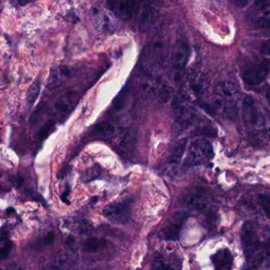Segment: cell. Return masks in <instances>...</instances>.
I'll use <instances>...</instances> for the list:
<instances>
[{"label": "cell", "instance_id": "6da1fadb", "mask_svg": "<svg viewBox=\"0 0 270 270\" xmlns=\"http://www.w3.org/2000/svg\"><path fill=\"white\" fill-rule=\"evenodd\" d=\"M82 98V91L79 87L74 86L64 92L60 98L56 100L53 105L54 116L56 123H63L70 116L76 106L78 105Z\"/></svg>", "mask_w": 270, "mask_h": 270}, {"label": "cell", "instance_id": "7a4b0ae2", "mask_svg": "<svg viewBox=\"0 0 270 270\" xmlns=\"http://www.w3.org/2000/svg\"><path fill=\"white\" fill-rule=\"evenodd\" d=\"M214 157L213 145L203 138L193 141L189 146L187 164L189 167L205 165Z\"/></svg>", "mask_w": 270, "mask_h": 270}, {"label": "cell", "instance_id": "3957f363", "mask_svg": "<svg viewBox=\"0 0 270 270\" xmlns=\"http://www.w3.org/2000/svg\"><path fill=\"white\" fill-rule=\"evenodd\" d=\"M242 115L247 129L257 130L263 126V119L252 96L245 97L242 101Z\"/></svg>", "mask_w": 270, "mask_h": 270}, {"label": "cell", "instance_id": "277c9868", "mask_svg": "<svg viewBox=\"0 0 270 270\" xmlns=\"http://www.w3.org/2000/svg\"><path fill=\"white\" fill-rule=\"evenodd\" d=\"M238 89L231 82H222L217 85L213 101L219 109L221 107H233L236 104Z\"/></svg>", "mask_w": 270, "mask_h": 270}, {"label": "cell", "instance_id": "5b68a950", "mask_svg": "<svg viewBox=\"0 0 270 270\" xmlns=\"http://www.w3.org/2000/svg\"><path fill=\"white\" fill-rule=\"evenodd\" d=\"M270 73V61L263 60L248 66L242 74L245 83L257 86L264 82Z\"/></svg>", "mask_w": 270, "mask_h": 270}, {"label": "cell", "instance_id": "8992f818", "mask_svg": "<svg viewBox=\"0 0 270 270\" xmlns=\"http://www.w3.org/2000/svg\"><path fill=\"white\" fill-rule=\"evenodd\" d=\"M190 57V48L183 40H179L173 46L171 53V67L176 72L177 78H180L182 72L184 70Z\"/></svg>", "mask_w": 270, "mask_h": 270}, {"label": "cell", "instance_id": "52a82bcc", "mask_svg": "<svg viewBox=\"0 0 270 270\" xmlns=\"http://www.w3.org/2000/svg\"><path fill=\"white\" fill-rule=\"evenodd\" d=\"M102 213L111 222L124 225L131 217V208L126 202H113L104 207Z\"/></svg>", "mask_w": 270, "mask_h": 270}, {"label": "cell", "instance_id": "ba28073f", "mask_svg": "<svg viewBox=\"0 0 270 270\" xmlns=\"http://www.w3.org/2000/svg\"><path fill=\"white\" fill-rule=\"evenodd\" d=\"M241 238L242 244L244 246L245 254L247 259L254 255V253L259 249V242L254 224L250 221H246L242 225L241 231Z\"/></svg>", "mask_w": 270, "mask_h": 270}, {"label": "cell", "instance_id": "9c48e42d", "mask_svg": "<svg viewBox=\"0 0 270 270\" xmlns=\"http://www.w3.org/2000/svg\"><path fill=\"white\" fill-rule=\"evenodd\" d=\"M172 111L175 122L181 127L191 125L196 118L195 110L180 100L176 99L173 102Z\"/></svg>", "mask_w": 270, "mask_h": 270}, {"label": "cell", "instance_id": "30bf717a", "mask_svg": "<svg viewBox=\"0 0 270 270\" xmlns=\"http://www.w3.org/2000/svg\"><path fill=\"white\" fill-rule=\"evenodd\" d=\"M187 214L183 212L174 213L161 230V236L166 240H177Z\"/></svg>", "mask_w": 270, "mask_h": 270}, {"label": "cell", "instance_id": "8fae6325", "mask_svg": "<svg viewBox=\"0 0 270 270\" xmlns=\"http://www.w3.org/2000/svg\"><path fill=\"white\" fill-rule=\"evenodd\" d=\"M121 130L113 122L103 121L94 126L90 135L98 139L110 141L115 140Z\"/></svg>", "mask_w": 270, "mask_h": 270}, {"label": "cell", "instance_id": "7c38bea8", "mask_svg": "<svg viewBox=\"0 0 270 270\" xmlns=\"http://www.w3.org/2000/svg\"><path fill=\"white\" fill-rule=\"evenodd\" d=\"M187 90L190 94L200 98L206 93L209 89V82L205 75L201 73H192L187 78Z\"/></svg>", "mask_w": 270, "mask_h": 270}, {"label": "cell", "instance_id": "4fadbf2b", "mask_svg": "<svg viewBox=\"0 0 270 270\" xmlns=\"http://www.w3.org/2000/svg\"><path fill=\"white\" fill-rule=\"evenodd\" d=\"M135 132L132 130L122 129L115 138V147L118 153L122 155L130 156L133 151L135 143Z\"/></svg>", "mask_w": 270, "mask_h": 270}, {"label": "cell", "instance_id": "5bb4252c", "mask_svg": "<svg viewBox=\"0 0 270 270\" xmlns=\"http://www.w3.org/2000/svg\"><path fill=\"white\" fill-rule=\"evenodd\" d=\"M73 70L71 68L61 66L54 69L50 73L48 81L46 83V87L49 90H54L62 86L67 80L71 77Z\"/></svg>", "mask_w": 270, "mask_h": 270}, {"label": "cell", "instance_id": "9a60e30c", "mask_svg": "<svg viewBox=\"0 0 270 270\" xmlns=\"http://www.w3.org/2000/svg\"><path fill=\"white\" fill-rule=\"evenodd\" d=\"M187 137L179 139L177 141L174 145L171 146L169 150V156L167 158V164L170 167H177L180 163L181 160L184 155L186 149H187Z\"/></svg>", "mask_w": 270, "mask_h": 270}, {"label": "cell", "instance_id": "2e32d148", "mask_svg": "<svg viewBox=\"0 0 270 270\" xmlns=\"http://www.w3.org/2000/svg\"><path fill=\"white\" fill-rule=\"evenodd\" d=\"M213 262L215 270H232L233 257L228 249H222L213 255Z\"/></svg>", "mask_w": 270, "mask_h": 270}, {"label": "cell", "instance_id": "e0dca14e", "mask_svg": "<svg viewBox=\"0 0 270 270\" xmlns=\"http://www.w3.org/2000/svg\"><path fill=\"white\" fill-rule=\"evenodd\" d=\"M144 0H121L118 13L123 18H131L139 11Z\"/></svg>", "mask_w": 270, "mask_h": 270}, {"label": "cell", "instance_id": "ac0fdd59", "mask_svg": "<svg viewBox=\"0 0 270 270\" xmlns=\"http://www.w3.org/2000/svg\"><path fill=\"white\" fill-rule=\"evenodd\" d=\"M206 194L202 189L197 188L187 196L188 205L197 210H202L206 207Z\"/></svg>", "mask_w": 270, "mask_h": 270}, {"label": "cell", "instance_id": "d6986e66", "mask_svg": "<svg viewBox=\"0 0 270 270\" xmlns=\"http://www.w3.org/2000/svg\"><path fill=\"white\" fill-rule=\"evenodd\" d=\"M107 242L105 238L91 237L86 239L83 243V250L87 253L98 252L99 250L106 248Z\"/></svg>", "mask_w": 270, "mask_h": 270}, {"label": "cell", "instance_id": "ffe728a7", "mask_svg": "<svg viewBox=\"0 0 270 270\" xmlns=\"http://www.w3.org/2000/svg\"><path fill=\"white\" fill-rule=\"evenodd\" d=\"M40 87H41V82L40 78H36L29 88L28 92L26 94V101L29 105H34V103L36 102L38 96L40 94Z\"/></svg>", "mask_w": 270, "mask_h": 270}, {"label": "cell", "instance_id": "44dd1931", "mask_svg": "<svg viewBox=\"0 0 270 270\" xmlns=\"http://www.w3.org/2000/svg\"><path fill=\"white\" fill-rule=\"evenodd\" d=\"M56 124V121L55 119H49L46 122L38 131V140L40 141H44L53 132Z\"/></svg>", "mask_w": 270, "mask_h": 270}, {"label": "cell", "instance_id": "7402d4cb", "mask_svg": "<svg viewBox=\"0 0 270 270\" xmlns=\"http://www.w3.org/2000/svg\"><path fill=\"white\" fill-rule=\"evenodd\" d=\"M44 109V103H40L39 106L36 107V109L33 112L30 119V127L31 128L34 127V126L36 125L38 122L40 121V117H41Z\"/></svg>", "mask_w": 270, "mask_h": 270}, {"label": "cell", "instance_id": "603a6c76", "mask_svg": "<svg viewBox=\"0 0 270 270\" xmlns=\"http://www.w3.org/2000/svg\"><path fill=\"white\" fill-rule=\"evenodd\" d=\"M258 201L266 216L270 218V197L261 194L258 195Z\"/></svg>", "mask_w": 270, "mask_h": 270}, {"label": "cell", "instance_id": "cb8c5ba5", "mask_svg": "<svg viewBox=\"0 0 270 270\" xmlns=\"http://www.w3.org/2000/svg\"><path fill=\"white\" fill-rule=\"evenodd\" d=\"M100 174H101L100 168L98 166H94V167H92L91 169H89L85 172L83 179L86 182H90V181L97 179L99 176Z\"/></svg>", "mask_w": 270, "mask_h": 270}, {"label": "cell", "instance_id": "d4e9b609", "mask_svg": "<svg viewBox=\"0 0 270 270\" xmlns=\"http://www.w3.org/2000/svg\"><path fill=\"white\" fill-rule=\"evenodd\" d=\"M60 259H58L57 263H50V264L44 265L42 266L41 268L39 270H63L62 267L63 265H60L63 262H65L66 258H60Z\"/></svg>", "mask_w": 270, "mask_h": 270}, {"label": "cell", "instance_id": "484cf974", "mask_svg": "<svg viewBox=\"0 0 270 270\" xmlns=\"http://www.w3.org/2000/svg\"><path fill=\"white\" fill-rule=\"evenodd\" d=\"M151 270H174L165 264L161 258H156L152 265Z\"/></svg>", "mask_w": 270, "mask_h": 270}, {"label": "cell", "instance_id": "4316f807", "mask_svg": "<svg viewBox=\"0 0 270 270\" xmlns=\"http://www.w3.org/2000/svg\"><path fill=\"white\" fill-rule=\"evenodd\" d=\"M11 248H12V244L10 242H6L4 246L0 248V260H4L8 258Z\"/></svg>", "mask_w": 270, "mask_h": 270}, {"label": "cell", "instance_id": "83f0119b", "mask_svg": "<svg viewBox=\"0 0 270 270\" xmlns=\"http://www.w3.org/2000/svg\"><path fill=\"white\" fill-rule=\"evenodd\" d=\"M260 52L265 56H270V40H266L261 45Z\"/></svg>", "mask_w": 270, "mask_h": 270}, {"label": "cell", "instance_id": "f1b7e54d", "mask_svg": "<svg viewBox=\"0 0 270 270\" xmlns=\"http://www.w3.org/2000/svg\"><path fill=\"white\" fill-rule=\"evenodd\" d=\"M121 0H107V5L112 11H118Z\"/></svg>", "mask_w": 270, "mask_h": 270}, {"label": "cell", "instance_id": "f546056e", "mask_svg": "<svg viewBox=\"0 0 270 270\" xmlns=\"http://www.w3.org/2000/svg\"><path fill=\"white\" fill-rule=\"evenodd\" d=\"M255 4L258 7L262 10L267 9L270 5V0H256Z\"/></svg>", "mask_w": 270, "mask_h": 270}, {"label": "cell", "instance_id": "4dcf8cb0", "mask_svg": "<svg viewBox=\"0 0 270 270\" xmlns=\"http://www.w3.org/2000/svg\"><path fill=\"white\" fill-rule=\"evenodd\" d=\"M258 26H260L261 28L270 29V18H262L258 21Z\"/></svg>", "mask_w": 270, "mask_h": 270}, {"label": "cell", "instance_id": "1f68e13d", "mask_svg": "<svg viewBox=\"0 0 270 270\" xmlns=\"http://www.w3.org/2000/svg\"><path fill=\"white\" fill-rule=\"evenodd\" d=\"M55 239V235L53 233H48L44 238V245H51L53 243Z\"/></svg>", "mask_w": 270, "mask_h": 270}, {"label": "cell", "instance_id": "d6a6232c", "mask_svg": "<svg viewBox=\"0 0 270 270\" xmlns=\"http://www.w3.org/2000/svg\"><path fill=\"white\" fill-rule=\"evenodd\" d=\"M235 3L238 6H246L248 2V0H234Z\"/></svg>", "mask_w": 270, "mask_h": 270}, {"label": "cell", "instance_id": "836d02e7", "mask_svg": "<svg viewBox=\"0 0 270 270\" xmlns=\"http://www.w3.org/2000/svg\"><path fill=\"white\" fill-rule=\"evenodd\" d=\"M67 244L68 246H70V247H73L74 246V238L72 236H69L67 239Z\"/></svg>", "mask_w": 270, "mask_h": 270}, {"label": "cell", "instance_id": "e575fe53", "mask_svg": "<svg viewBox=\"0 0 270 270\" xmlns=\"http://www.w3.org/2000/svg\"><path fill=\"white\" fill-rule=\"evenodd\" d=\"M18 2L21 6H24V5L26 4V2H27L26 0H18Z\"/></svg>", "mask_w": 270, "mask_h": 270}, {"label": "cell", "instance_id": "d590c367", "mask_svg": "<svg viewBox=\"0 0 270 270\" xmlns=\"http://www.w3.org/2000/svg\"><path fill=\"white\" fill-rule=\"evenodd\" d=\"M266 100H267L269 105H270V91L268 92V94H266Z\"/></svg>", "mask_w": 270, "mask_h": 270}, {"label": "cell", "instance_id": "8d00e7d4", "mask_svg": "<svg viewBox=\"0 0 270 270\" xmlns=\"http://www.w3.org/2000/svg\"></svg>", "mask_w": 270, "mask_h": 270}]
</instances>
